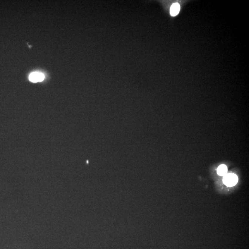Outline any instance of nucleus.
Listing matches in <instances>:
<instances>
[{
    "label": "nucleus",
    "instance_id": "f03ea898",
    "mask_svg": "<svg viewBox=\"0 0 249 249\" xmlns=\"http://www.w3.org/2000/svg\"><path fill=\"white\" fill-rule=\"evenodd\" d=\"M44 79H45V76L42 73L34 72L30 75V80L34 83L41 82L44 80Z\"/></svg>",
    "mask_w": 249,
    "mask_h": 249
},
{
    "label": "nucleus",
    "instance_id": "f257e3e1",
    "mask_svg": "<svg viewBox=\"0 0 249 249\" xmlns=\"http://www.w3.org/2000/svg\"><path fill=\"white\" fill-rule=\"evenodd\" d=\"M238 181V177L235 174H227L223 177V183L227 187H233L237 184Z\"/></svg>",
    "mask_w": 249,
    "mask_h": 249
},
{
    "label": "nucleus",
    "instance_id": "20e7f679",
    "mask_svg": "<svg viewBox=\"0 0 249 249\" xmlns=\"http://www.w3.org/2000/svg\"><path fill=\"white\" fill-rule=\"evenodd\" d=\"M217 172V174L219 175L224 176L227 174V166L225 165H221L218 167Z\"/></svg>",
    "mask_w": 249,
    "mask_h": 249
},
{
    "label": "nucleus",
    "instance_id": "7ed1b4c3",
    "mask_svg": "<svg viewBox=\"0 0 249 249\" xmlns=\"http://www.w3.org/2000/svg\"><path fill=\"white\" fill-rule=\"evenodd\" d=\"M180 6L178 3L172 4L170 8V14L172 16H175L178 14L180 11Z\"/></svg>",
    "mask_w": 249,
    "mask_h": 249
}]
</instances>
